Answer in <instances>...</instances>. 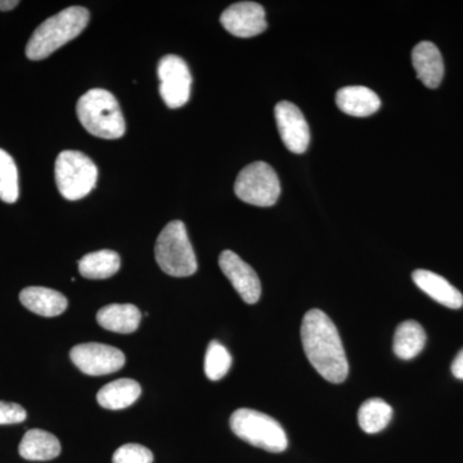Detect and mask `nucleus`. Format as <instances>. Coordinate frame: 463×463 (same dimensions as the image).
Segmentation results:
<instances>
[{
	"mask_svg": "<svg viewBox=\"0 0 463 463\" xmlns=\"http://www.w3.org/2000/svg\"><path fill=\"white\" fill-rule=\"evenodd\" d=\"M301 341L307 361L323 379L341 383L349 373L345 350L339 331L330 317L319 309H312L301 323Z\"/></svg>",
	"mask_w": 463,
	"mask_h": 463,
	"instance_id": "f257e3e1",
	"label": "nucleus"
},
{
	"mask_svg": "<svg viewBox=\"0 0 463 463\" xmlns=\"http://www.w3.org/2000/svg\"><path fill=\"white\" fill-rule=\"evenodd\" d=\"M90 11L84 7H70L54 14L38 26L27 43L29 60L41 61L50 57L61 47L81 33L90 23Z\"/></svg>",
	"mask_w": 463,
	"mask_h": 463,
	"instance_id": "f03ea898",
	"label": "nucleus"
},
{
	"mask_svg": "<svg viewBox=\"0 0 463 463\" xmlns=\"http://www.w3.org/2000/svg\"><path fill=\"white\" fill-rule=\"evenodd\" d=\"M79 121L91 134L102 139H118L125 134V120L114 94L91 90L76 105Z\"/></svg>",
	"mask_w": 463,
	"mask_h": 463,
	"instance_id": "7ed1b4c3",
	"label": "nucleus"
},
{
	"mask_svg": "<svg viewBox=\"0 0 463 463\" xmlns=\"http://www.w3.org/2000/svg\"><path fill=\"white\" fill-rule=\"evenodd\" d=\"M155 257L164 273L172 277H190L197 272V260L185 225L173 221L158 234Z\"/></svg>",
	"mask_w": 463,
	"mask_h": 463,
	"instance_id": "20e7f679",
	"label": "nucleus"
},
{
	"mask_svg": "<svg viewBox=\"0 0 463 463\" xmlns=\"http://www.w3.org/2000/svg\"><path fill=\"white\" fill-rule=\"evenodd\" d=\"M230 423L237 437L267 452L281 453L288 446L282 426L268 414L241 408L232 414Z\"/></svg>",
	"mask_w": 463,
	"mask_h": 463,
	"instance_id": "39448f33",
	"label": "nucleus"
},
{
	"mask_svg": "<svg viewBox=\"0 0 463 463\" xmlns=\"http://www.w3.org/2000/svg\"><path fill=\"white\" fill-rule=\"evenodd\" d=\"M54 175L60 194L69 201L84 199L96 187L99 169L87 155L63 151L58 155Z\"/></svg>",
	"mask_w": 463,
	"mask_h": 463,
	"instance_id": "423d86ee",
	"label": "nucleus"
},
{
	"mask_svg": "<svg viewBox=\"0 0 463 463\" xmlns=\"http://www.w3.org/2000/svg\"><path fill=\"white\" fill-rule=\"evenodd\" d=\"M234 192L243 203L259 207L273 206L281 194L279 175L263 161L243 167L234 183Z\"/></svg>",
	"mask_w": 463,
	"mask_h": 463,
	"instance_id": "0eeeda50",
	"label": "nucleus"
},
{
	"mask_svg": "<svg viewBox=\"0 0 463 463\" xmlns=\"http://www.w3.org/2000/svg\"><path fill=\"white\" fill-rule=\"evenodd\" d=\"M160 94L169 109H179L191 97L192 75L187 63L181 57L167 54L157 65Z\"/></svg>",
	"mask_w": 463,
	"mask_h": 463,
	"instance_id": "6e6552de",
	"label": "nucleus"
},
{
	"mask_svg": "<svg viewBox=\"0 0 463 463\" xmlns=\"http://www.w3.org/2000/svg\"><path fill=\"white\" fill-rule=\"evenodd\" d=\"M70 356L72 364L88 376H105L118 373L125 364L124 353L105 344H80L74 346Z\"/></svg>",
	"mask_w": 463,
	"mask_h": 463,
	"instance_id": "1a4fd4ad",
	"label": "nucleus"
},
{
	"mask_svg": "<svg viewBox=\"0 0 463 463\" xmlns=\"http://www.w3.org/2000/svg\"><path fill=\"white\" fill-rule=\"evenodd\" d=\"M274 114L286 147L294 154H304L309 147L310 132L301 109L288 100H282L276 106Z\"/></svg>",
	"mask_w": 463,
	"mask_h": 463,
	"instance_id": "9d476101",
	"label": "nucleus"
},
{
	"mask_svg": "<svg viewBox=\"0 0 463 463\" xmlns=\"http://www.w3.org/2000/svg\"><path fill=\"white\" fill-rule=\"evenodd\" d=\"M224 29L237 38H252L267 30L265 11L254 2H240L230 5L221 16Z\"/></svg>",
	"mask_w": 463,
	"mask_h": 463,
	"instance_id": "9b49d317",
	"label": "nucleus"
},
{
	"mask_svg": "<svg viewBox=\"0 0 463 463\" xmlns=\"http://www.w3.org/2000/svg\"><path fill=\"white\" fill-rule=\"evenodd\" d=\"M219 267L245 303H258L261 295L260 279L248 263L236 252L225 250L219 257Z\"/></svg>",
	"mask_w": 463,
	"mask_h": 463,
	"instance_id": "f8f14e48",
	"label": "nucleus"
},
{
	"mask_svg": "<svg viewBox=\"0 0 463 463\" xmlns=\"http://www.w3.org/2000/svg\"><path fill=\"white\" fill-rule=\"evenodd\" d=\"M412 63L417 78L426 87L435 90L444 78V61L437 45L421 42L413 48Z\"/></svg>",
	"mask_w": 463,
	"mask_h": 463,
	"instance_id": "ddd939ff",
	"label": "nucleus"
},
{
	"mask_svg": "<svg viewBox=\"0 0 463 463\" xmlns=\"http://www.w3.org/2000/svg\"><path fill=\"white\" fill-rule=\"evenodd\" d=\"M413 282L417 288L422 289L426 295L434 298L441 306L450 309H459L463 306V295L450 285L443 277L430 272V270L419 269L412 274Z\"/></svg>",
	"mask_w": 463,
	"mask_h": 463,
	"instance_id": "4468645a",
	"label": "nucleus"
},
{
	"mask_svg": "<svg viewBox=\"0 0 463 463\" xmlns=\"http://www.w3.org/2000/svg\"><path fill=\"white\" fill-rule=\"evenodd\" d=\"M336 103L341 111L354 118H367L381 108L380 97L370 88L361 85L341 88L336 93Z\"/></svg>",
	"mask_w": 463,
	"mask_h": 463,
	"instance_id": "2eb2a0df",
	"label": "nucleus"
},
{
	"mask_svg": "<svg viewBox=\"0 0 463 463\" xmlns=\"http://www.w3.org/2000/svg\"><path fill=\"white\" fill-rule=\"evenodd\" d=\"M20 301L30 312L42 317L61 316L69 306V301L61 292L47 288H24Z\"/></svg>",
	"mask_w": 463,
	"mask_h": 463,
	"instance_id": "dca6fc26",
	"label": "nucleus"
},
{
	"mask_svg": "<svg viewBox=\"0 0 463 463\" xmlns=\"http://www.w3.org/2000/svg\"><path fill=\"white\" fill-rule=\"evenodd\" d=\"M142 313L133 304H109L97 313L100 327L116 334H133L138 330Z\"/></svg>",
	"mask_w": 463,
	"mask_h": 463,
	"instance_id": "f3484780",
	"label": "nucleus"
},
{
	"mask_svg": "<svg viewBox=\"0 0 463 463\" xmlns=\"http://www.w3.org/2000/svg\"><path fill=\"white\" fill-rule=\"evenodd\" d=\"M18 452L29 461H50L60 456L61 443L51 432L33 429L24 435Z\"/></svg>",
	"mask_w": 463,
	"mask_h": 463,
	"instance_id": "a211bd4d",
	"label": "nucleus"
},
{
	"mask_svg": "<svg viewBox=\"0 0 463 463\" xmlns=\"http://www.w3.org/2000/svg\"><path fill=\"white\" fill-rule=\"evenodd\" d=\"M141 385L132 379L112 381L103 386L97 394V401L106 410H124L130 407L141 397Z\"/></svg>",
	"mask_w": 463,
	"mask_h": 463,
	"instance_id": "6ab92c4d",
	"label": "nucleus"
},
{
	"mask_svg": "<svg viewBox=\"0 0 463 463\" xmlns=\"http://www.w3.org/2000/svg\"><path fill=\"white\" fill-rule=\"evenodd\" d=\"M426 344V332L416 321L401 323L395 331L394 353L398 358L410 361L422 352Z\"/></svg>",
	"mask_w": 463,
	"mask_h": 463,
	"instance_id": "aec40b11",
	"label": "nucleus"
},
{
	"mask_svg": "<svg viewBox=\"0 0 463 463\" xmlns=\"http://www.w3.org/2000/svg\"><path fill=\"white\" fill-rule=\"evenodd\" d=\"M121 259L112 250L90 252L79 261V272L85 279H106L120 269Z\"/></svg>",
	"mask_w": 463,
	"mask_h": 463,
	"instance_id": "412c9836",
	"label": "nucleus"
},
{
	"mask_svg": "<svg viewBox=\"0 0 463 463\" xmlns=\"http://www.w3.org/2000/svg\"><path fill=\"white\" fill-rule=\"evenodd\" d=\"M392 408L380 398L370 399L359 408L358 422L367 434L383 431L392 421Z\"/></svg>",
	"mask_w": 463,
	"mask_h": 463,
	"instance_id": "4be33fe9",
	"label": "nucleus"
},
{
	"mask_svg": "<svg viewBox=\"0 0 463 463\" xmlns=\"http://www.w3.org/2000/svg\"><path fill=\"white\" fill-rule=\"evenodd\" d=\"M20 196L18 170L14 157L0 148V200L14 203Z\"/></svg>",
	"mask_w": 463,
	"mask_h": 463,
	"instance_id": "5701e85b",
	"label": "nucleus"
},
{
	"mask_svg": "<svg viewBox=\"0 0 463 463\" xmlns=\"http://www.w3.org/2000/svg\"><path fill=\"white\" fill-rule=\"evenodd\" d=\"M232 365V356L227 347L219 341L213 340L209 344L205 355V374L207 379L218 381L223 379Z\"/></svg>",
	"mask_w": 463,
	"mask_h": 463,
	"instance_id": "b1692460",
	"label": "nucleus"
},
{
	"mask_svg": "<svg viewBox=\"0 0 463 463\" xmlns=\"http://www.w3.org/2000/svg\"><path fill=\"white\" fill-rule=\"evenodd\" d=\"M112 463H154V455L139 444H125L116 450Z\"/></svg>",
	"mask_w": 463,
	"mask_h": 463,
	"instance_id": "393cba45",
	"label": "nucleus"
},
{
	"mask_svg": "<svg viewBox=\"0 0 463 463\" xmlns=\"http://www.w3.org/2000/svg\"><path fill=\"white\" fill-rule=\"evenodd\" d=\"M25 408L20 404L0 402V425H14L26 420Z\"/></svg>",
	"mask_w": 463,
	"mask_h": 463,
	"instance_id": "a878e982",
	"label": "nucleus"
},
{
	"mask_svg": "<svg viewBox=\"0 0 463 463\" xmlns=\"http://www.w3.org/2000/svg\"><path fill=\"white\" fill-rule=\"evenodd\" d=\"M452 373L456 379L463 380V349L456 355L452 364Z\"/></svg>",
	"mask_w": 463,
	"mask_h": 463,
	"instance_id": "bb28decb",
	"label": "nucleus"
},
{
	"mask_svg": "<svg viewBox=\"0 0 463 463\" xmlns=\"http://www.w3.org/2000/svg\"><path fill=\"white\" fill-rule=\"evenodd\" d=\"M20 5L17 0H0V11H11V9L16 8Z\"/></svg>",
	"mask_w": 463,
	"mask_h": 463,
	"instance_id": "cd10ccee",
	"label": "nucleus"
}]
</instances>
